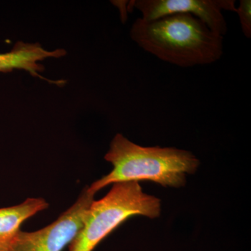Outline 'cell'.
<instances>
[{
  "label": "cell",
  "mask_w": 251,
  "mask_h": 251,
  "mask_svg": "<svg viewBox=\"0 0 251 251\" xmlns=\"http://www.w3.org/2000/svg\"><path fill=\"white\" fill-rule=\"evenodd\" d=\"M130 38L144 50L180 67L206 65L224 53V36L190 14H175L144 21L135 20Z\"/></svg>",
  "instance_id": "1"
},
{
  "label": "cell",
  "mask_w": 251,
  "mask_h": 251,
  "mask_svg": "<svg viewBox=\"0 0 251 251\" xmlns=\"http://www.w3.org/2000/svg\"><path fill=\"white\" fill-rule=\"evenodd\" d=\"M113 169L87 189L95 195L110 184L148 180L163 187L181 188L186 175L194 174L199 160L191 151L173 148L142 147L117 133L105 156Z\"/></svg>",
  "instance_id": "2"
},
{
  "label": "cell",
  "mask_w": 251,
  "mask_h": 251,
  "mask_svg": "<svg viewBox=\"0 0 251 251\" xmlns=\"http://www.w3.org/2000/svg\"><path fill=\"white\" fill-rule=\"evenodd\" d=\"M161 211V200L144 193L138 181L113 184L105 197L94 200L91 204L82 227L69 244V251H93L128 218L143 216L155 219Z\"/></svg>",
  "instance_id": "3"
},
{
  "label": "cell",
  "mask_w": 251,
  "mask_h": 251,
  "mask_svg": "<svg viewBox=\"0 0 251 251\" xmlns=\"http://www.w3.org/2000/svg\"><path fill=\"white\" fill-rule=\"evenodd\" d=\"M94 196L85 188L76 202L52 224L34 232L20 231L6 251H62L80 230Z\"/></svg>",
  "instance_id": "4"
},
{
  "label": "cell",
  "mask_w": 251,
  "mask_h": 251,
  "mask_svg": "<svg viewBox=\"0 0 251 251\" xmlns=\"http://www.w3.org/2000/svg\"><path fill=\"white\" fill-rule=\"evenodd\" d=\"M131 4L141 13L144 21L175 14H190L223 36L227 33V25L222 11L236 12L237 9L234 0H137Z\"/></svg>",
  "instance_id": "5"
},
{
  "label": "cell",
  "mask_w": 251,
  "mask_h": 251,
  "mask_svg": "<svg viewBox=\"0 0 251 251\" xmlns=\"http://www.w3.org/2000/svg\"><path fill=\"white\" fill-rule=\"evenodd\" d=\"M67 54L64 50L57 49L48 51L43 49L39 44L17 42L14 49L6 53L0 54V72L8 73L14 69H22L29 72L33 76L41 77L39 72H44V68L39 62L48 57L59 58Z\"/></svg>",
  "instance_id": "6"
},
{
  "label": "cell",
  "mask_w": 251,
  "mask_h": 251,
  "mask_svg": "<svg viewBox=\"0 0 251 251\" xmlns=\"http://www.w3.org/2000/svg\"><path fill=\"white\" fill-rule=\"evenodd\" d=\"M49 206L44 198H32L17 205L0 208V251L7 250L21 231L23 223Z\"/></svg>",
  "instance_id": "7"
},
{
  "label": "cell",
  "mask_w": 251,
  "mask_h": 251,
  "mask_svg": "<svg viewBox=\"0 0 251 251\" xmlns=\"http://www.w3.org/2000/svg\"><path fill=\"white\" fill-rule=\"evenodd\" d=\"M239 16V22L244 36L248 39L251 37V1L241 0L239 6L236 9Z\"/></svg>",
  "instance_id": "8"
}]
</instances>
